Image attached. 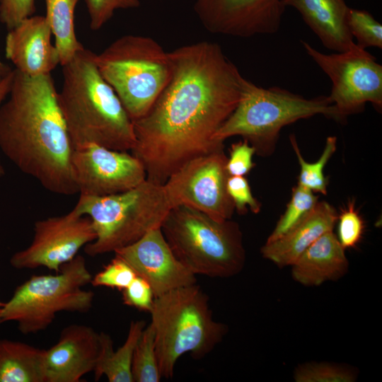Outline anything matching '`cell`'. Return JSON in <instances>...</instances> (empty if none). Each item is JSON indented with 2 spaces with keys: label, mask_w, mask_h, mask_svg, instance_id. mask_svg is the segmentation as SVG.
I'll list each match as a JSON object with an SVG mask.
<instances>
[{
  "label": "cell",
  "mask_w": 382,
  "mask_h": 382,
  "mask_svg": "<svg viewBox=\"0 0 382 382\" xmlns=\"http://www.w3.org/2000/svg\"><path fill=\"white\" fill-rule=\"evenodd\" d=\"M289 139L301 167L299 184L313 192L325 195L328 180L325 177L323 170L327 162L336 150V137L332 136L327 138L322 155L314 163H308L303 159L294 134H291Z\"/></svg>",
  "instance_id": "25"
},
{
  "label": "cell",
  "mask_w": 382,
  "mask_h": 382,
  "mask_svg": "<svg viewBox=\"0 0 382 382\" xmlns=\"http://www.w3.org/2000/svg\"><path fill=\"white\" fill-rule=\"evenodd\" d=\"M35 11V0H0V21L8 30L33 16Z\"/></svg>",
  "instance_id": "35"
},
{
  "label": "cell",
  "mask_w": 382,
  "mask_h": 382,
  "mask_svg": "<svg viewBox=\"0 0 382 382\" xmlns=\"http://www.w3.org/2000/svg\"><path fill=\"white\" fill-rule=\"evenodd\" d=\"M12 69L10 66H8L0 59V76H3L7 74Z\"/></svg>",
  "instance_id": "37"
},
{
  "label": "cell",
  "mask_w": 382,
  "mask_h": 382,
  "mask_svg": "<svg viewBox=\"0 0 382 382\" xmlns=\"http://www.w3.org/2000/svg\"><path fill=\"white\" fill-rule=\"evenodd\" d=\"M100 349V332L71 324L63 328L57 342L46 349L45 382H79L93 371Z\"/></svg>",
  "instance_id": "16"
},
{
  "label": "cell",
  "mask_w": 382,
  "mask_h": 382,
  "mask_svg": "<svg viewBox=\"0 0 382 382\" xmlns=\"http://www.w3.org/2000/svg\"><path fill=\"white\" fill-rule=\"evenodd\" d=\"M71 166L80 195L105 196L131 190L146 179L132 154L87 143L73 149Z\"/></svg>",
  "instance_id": "13"
},
{
  "label": "cell",
  "mask_w": 382,
  "mask_h": 382,
  "mask_svg": "<svg viewBox=\"0 0 382 382\" xmlns=\"http://www.w3.org/2000/svg\"><path fill=\"white\" fill-rule=\"evenodd\" d=\"M137 277L134 270L122 258L115 257L92 277L91 284L94 286H106L122 291Z\"/></svg>",
  "instance_id": "29"
},
{
  "label": "cell",
  "mask_w": 382,
  "mask_h": 382,
  "mask_svg": "<svg viewBox=\"0 0 382 382\" xmlns=\"http://www.w3.org/2000/svg\"><path fill=\"white\" fill-rule=\"evenodd\" d=\"M345 250L332 231H327L291 265L292 278L307 286L338 280L349 268Z\"/></svg>",
  "instance_id": "20"
},
{
  "label": "cell",
  "mask_w": 382,
  "mask_h": 382,
  "mask_svg": "<svg viewBox=\"0 0 382 382\" xmlns=\"http://www.w3.org/2000/svg\"><path fill=\"white\" fill-rule=\"evenodd\" d=\"M46 349L0 340V382H45Z\"/></svg>",
  "instance_id": "21"
},
{
  "label": "cell",
  "mask_w": 382,
  "mask_h": 382,
  "mask_svg": "<svg viewBox=\"0 0 382 382\" xmlns=\"http://www.w3.org/2000/svg\"><path fill=\"white\" fill-rule=\"evenodd\" d=\"M285 8L283 0H194L208 32L237 37L278 32Z\"/></svg>",
  "instance_id": "14"
},
{
  "label": "cell",
  "mask_w": 382,
  "mask_h": 382,
  "mask_svg": "<svg viewBox=\"0 0 382 382\" xmlns=\"http://www.w3.org/2000/svg\"><path fill=\"white\" fill-rule=\"evenodd\" d=\"M114 253L149 284L155 298L197 282L196 275L174 255L161 227Z\"/></svg>",
  "instance_id": "15"
},
{
  "label": "cell",
  "mask_w": 382,
  "mask_h": 382,
  "mask_svg": "<svg viewBox=\"0 0 382 382\" xmlns=\"http://www.w3.org/2000/svg\"><path fill=\"white\" fill-rule=\"evenodd\" d=\"M255 148L243 139L231 145L226 169L229 176H244L253 169L255 164L253 156Z\"/></svg>",
  "instance_id": "33"
},
{
  "label": "cell",
  "mask_w": 382,
  "mask_h": 382,
  "mask_svg": "<svg viewBox=\"0 0 382 382\" xmlns=\"http://www.w3.org/2000/svg\"><path fill=\"white\" fill-rule=\"evenodd\" d=\"M73 209L92 222L96 238L84 247V251L95 257L115 252L161 227L172 207L163 184L146 179L121 193L80 195Z\"/></svg>",
  "instance_id": "7"
},
{
  "label": "cell",
  "mask_w": 382,
  "mask_h": 382,
  "mask_svg": "<svg viewBox=\"0 0 382 382\" xmlns=\"http://www.w3.org/2000/svg\"><path fill=\"white\" fill-rule=\"evenodd\" d=\"M79 0H45V18L54 35L59 64L64 65L84 48L77 40L74 28V11Z\"/></svg>",
  "instance_id": "23"
},
{
  "label": "cell",
  "mask_w": 382,
  "mask_h": 382,
  "mask_svg": "<svg viewBox=\"0 0 382 382\" xmlns=\"http://www.w3.org/2000/svg\"><path fill=\"white\" fill-rule=\"evenodd\" d=\"M226 188L235 209L240 214H245L248 208L255 214L260 211L261 204L253 195L244 176H228Z\"/></svg>",
  "instance_id": "32"
},
{
  "label": "cell",
  "mask_w": 382,
  "mask_h": 382,
  "mask_svg": "<svg viewBox=\"0 0 382 382\" xmlns=\"http://www.w3.org/2000/svg\"><path fill=\"white\" fill-rule=\"evenodd\" d=\"M145 327L144 320L131 322L125 342L116 351L113 349L111 337L104 332H100V349L93 371L95 381L105 376L110 382H134L132 375L133 354Z\"/></svg>",
  "instance_id": "22"
},
{
  "label": "cell",
  "mask_w": 382,
  "mask_h": 382,
  "mask_svg": "<svg viewBox=\"0 0 382 382\" xmlns=\"http://www.w3.org/2000/svg\"><path fill=\"white\" fill-rule=\"evenodd\" d=\"M96 62L132 121L148 112L173 72L169 52L143 35L120 37L96 54Z\"/></svg>",
  "instance_id": "8"
},
{
  "label": "cell",
  "mask_w": 382,
  "mask_h": 382,
  "mask_svg": "<svg viewBox=\"0 0 382 382\" xmlns=\"http://www.w3.org/2000/svg\"><path fill=\"white\" fill-rule=\"evenodd\" d=\"M307 54L332 81L329 98L342 122L363 111L366 103L382 106V66L366 49L354 42L347 50L323 53L301 41Z\"/></svg>",
  "instance_id": "10"
},
{
  "label": "cell",
  "mask_w": 382,
  "mask_h": 382,
  "mask_svg": "<svg viewBox=\"0 0 382 382\" xmlns=\"http://www.w3.org/2000/svg\"><path fill=\"white\" fill-rule=\"evenodd\" d=\"M96 233L90 218L74 209L66 214L37 220L30 244L15 253L11 265L18 270L46 267L56 273L71 261Z\"/></svg>",
  "instance_id": "12"
},
{
  "label": "cell",
  "mask_w": 382,
  "mask_h": 382,
  "mask_svg": "<svg viewBox=\"0 0 382 382\" xmlns=\"http://www.w3.org/2000/svg\"><path fill=\"white\" fill-rule=\"evenodd\" d=\"M296 382H353L356 372L350 368L329 363H306L294 370Z\"/></svg>",
  "instance_id": "28"
},
{
  "label": "cell",
  "mask_w": 382,
  "mask_h": 382,
  "mask_svg": "<svg viewBox=\"0 0 382 382\" xmlns=\"http://www.w3.org/2000/svg\"><path fill=\"white\" fill-rule=\"evenodd\" d=\"M283 3L299 12L327 49L344 52L354 42L347 25L349 7L345 0H283Z\"/></svg>",
  "instance_id": "19"
},
{
  "label": "cell",
  "mask_w": 382,
  "mask_h": 382,
  "mask_svg": "<svg viewBox=\"0 0 382 382\" xmlns=\"http://www.w3.org/2000/svg\"><path fill=\"white\" fill-rule=\"evenodd\" d=\"M335 209L318 202L312 210L285 234L261 248L262 257L279 267L291 266L320 236L332 231L337 220Z\"/></svg>",
  "instance_id": "18"
},
{
  "label": "cell",
  "mask_w": 382,
  "mask_h": 382,
  "mask_svg": "<svg viewBox=\"0 0 382 382\" xmlns=\"http://www.w3.org/2000/svg\"><path fill=\"white\" fill-rule=\"evenodd\" d=\"M134 382H158L162 378L155 348V332L150 323L136 345L132 362Z\"/></svg>",
  "instance_id": "24"
},
{
  "label": "cell",
  "mask_w": 382,
  "mask_h": 382,
  "mask_svg": "<svg viewBox=\"0 0 382 382\" xmlns=\"http://www.w3.org/2000/svg\"><path fill=\"white\" fill-rule=\"evenodd\" d=\"M168 52V83L148 112L132 121V154L146 179L159 184L187 161L224 149L214 136L238 105L245 79L217 43L201 41Z\"/></svg>",
  "instance_id": "1"
},
{
  "label": "cell",
  "mask_w": 382,
  "mask_h": 382,
  "mask_svg": "<svg viewBox=\"0 0 382 382\" xmlns=\"http://www.w3.org/2000/svg\"><path fill=\"white\" fill-rule=\"evenodd\" d=\"M91 279L80 255L62 265L55 274L33 275L4 303L1 323L14 321L21 333L29 335L47 329L60 312L87 313L95 294L83 287Z\"/></svg>",
  "instance_id": "9"
},
{
  "label": "cell",
  "mask_w": 382,
  "mask_h": 382,
  "mask_svg": "<svg viewBox=\"0 0 382 382\" xmlns=\"http://www.w3.org/2000/svg\"><path fill=\"white\" fill-rule=\"evenodd\" d=\"M4 305V303H2L0 301V323H1V311H2Z\"/></svg>",
  "instance_id": "38"
},
{
  "label": "cell",
  "mask_w": 382,
  "mask_h": 382,
  "mask_svg": "<svg viewBox=\"0 0 382 382\" xmlns=\"http://www.w3.org/2000/svg\"><path fill=\"white\" fill-rule=\"evenodd\" d=\"M52 30L45 18L32 16L8 30L5 55L16 70L30 76L51 74L59 64L57 48L51 42Z\"/></svg>",
  "instance_id": "17"
},
{
  "label": "cell",
  "mask_w": 382,
  "mask_h": 382,
  "mask_svg": "<svg viewBox=\"0 0 382 382\" xmlns=\"http://www.w3.org/2000/svg\"><path fill=\"white\" fill-rule=\"evenodd\" d=\"M96 56L83 48L62 66L57 100L73 148L95 143L131 151L135 144L132 120L101 76Z\"/></svg>",
  "instance_id": "3"
},
{
  "label": "cell",
  "mask_w": 382,
  "mask_h": 382,
  "mask_svg": "<svg viewBox=\"0 0 382 382\" xmlns=\"http://www.w3.org/2000/svg\"><path fill=\"white\" fill-rule=\"evenodd\" d=\"M122 302L125 305L134 307L139 311L150 312L154 294L149 284L137 276L124 289L122 290Z\"/></svg>",
  "instance_id": "34"
},
{
  "label": "cell",
  "mask_w": 382,
  "mask_h": 382,
  "mask_svg": "<svg viewBox=\"0 0 382 382\" xmlns=\"http://www.w3.org/2000/svg\"><path fill=\"white\" fill-rule=\"evenodd\" d=\"M161 228L174 255L195 275L228 278L245 266L243 234L231 219L217 221L178 206L170 210Z\"/></svg>",
  "instance_id": "6"
},
{
  "label": "cell",
  "mask_w": 382,
  "mask_h": 382,
  "mask_svg": "<svg viewBox=\"0 0 382 382\" xmlns=\"http://www.w3.org/2000/svg\"><path fill=\"white\" fill-rule=\"evenodd\" d=\"M162 377L173 376L184 354L200 359L226 334L227 326L214 320L209 297L197 284L179 287L154 299L149 312Z\"/></svg>",
  "instance_id": "4"
},
{
  "label": "cell",
  "mask_w": 382,
  "mask_h": 382,
  "mask_svg": "<svg viewBox=\"0 0 382 382\" xmlns=\"http://www.w3.org/2000/svg\"><path fill=\"white\" fill-rule=\"evenodd\" d=\"M317 115L342 122L329 96L306 98L280 87L258 86L244 79L238 103L214 139L224 144L231 137L241 136L255 153L265 155L274 148L284 126Z\"/></svg>",
  "instance_id": "5"
},
{
  "label": "cell",
  "mask_w": 382,
  "mask_h": 382,
  "mask_svg": "<svg viewBox=\"0 0 382 382\" xmlns=\"http://www.w3.org/2000/svg\"><path fill=\"white\" fill-rule=\"evenodd\" d=\"M90 17V28L93 30L100 29L117 9L137 8L139 0H85Z\"/></svg>",
  "instance_id": "31"
},
{
  "label": "cell",
  "mask_w": 382,
  "mask_h": 382,
  "mask_svg": "<svg viewBox=\"0 0 382 382\" xmlns=\"http://www.w3.org/2000/svg\"><path fill=\"white\" fill-rule=\"evenodd\" d=\"M318 202L311 190L298 184L294 187L291 198L284 214L277 221L266 242H272L285 234L308 214Z\"/></svg>",
  "instance_id": "26"
},
{
  "label": "cell",
  "mask_w": 382,
  "mask_h": 382,
  "mask_svg": "<svg viewBox=\"0 0 382 382\" xmlns=\"http://www.w3.org/2000/svg\"><path fill=\"white\" fill-rule=\"evenodd\" d=\"M224 149L194 158L172 173L163 187L173 207L185 206L217 221L231 219L234 204L226 183Z\"/></svg>",
  "instance_id": "11"
},
{
  "label": "cell",
  "mask_w": 382,
  "mask_h": 382,
  "mask_svg": "<svg viewBox=\"0 0 382 382\" xmlns=\"http://www.w3.org/2000/svg\"><path fill=\"white\" fill-rule=\"evenodd\" d=\"M57 93L51 74L30 76L14 69L8 98L0 106V149L45 190L71 195L79 192L74 148Z\"/></svg>",
  "instance_id": "2"
},
{
  "label": "cell",
  "mask_w": 382,
  "mask_h": 382,
  "mask_svg": "<svg viewBox=\"0 0 382 382\" xmlns=\"http://www.w3.org/2000/svg\"><path fill=\"white\" fill-rule=\"evenodd\" d=\"M13 76L14 69H12L7 74L0 76V106L8 96L13 82ZM4 174L5 170L0 160V177L3 176Z\"/></svg>",
  "instance_id": "36"
},
{
  "label": "cell",
  "mask_w": 382,
  "mask_h": 382,
  "mask_svg": "<svg viewBox=\"0 0 382 382\" xmlns=\"http://www.w3.org/2000/svg\"><path fill=\"white\" fill-rule=\"evenodd\" d=\"M338 240L346 248H354L360 241L364 232V221L354 208V203L349 202L337 216Z\"/></svg>",
  "instance_id": "30"
},
{
  "label": "cell",
  "mask_w": 382,
  "mask_h": 382,
  "mask_svg": "<svg viewBox=\"0 0 382 382\" xmlns=\"http://www.w3.org/2000/svg\"><path fill=\"white\" fill-rule=\"evenodd\" d=\"M347 25L358 46L382 48V25L369 12L349 8Z\"/></svg>",
  "instance_id": "27"
}]
</instances>
